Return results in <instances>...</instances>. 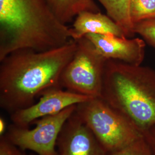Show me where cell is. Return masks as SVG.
I'll list each match as a JSON object with an SVG mask.
<instances>
[{
    "label": "cell",
    "mask_w": 155,
    "mask_h": 155,
    "mask_svg": "<svg viewBox=\"0 0 155 155\" xmlns=\"http://www.w3.org/2000/svg\"><path fill=\"white\" fill-rule=\"evenodd\" d=\"M77 43L38 52L22 49L0 61V107L10 114L32 105L47 89L61 87V73L72 59Z\"/></svg>",
    "instance_id": "cell-1"
},
{
    "label": "cell",
    "mask_w": 155,
    "mask_h": 155,
    "mask_svg": "<svg viewBox=\"0 0 155 155\" xmlns=\"http://www.w3.org/2000/svg\"><path fill=\"white\" fill-rule=\"evenodd\" d=\"M101 97L143 135L155 128V71L108 59Z\"/></svg>",
    "instance_id": "cell-2"
},
{
    "label": "cell",
    "mask_w": 155,
    "mask_h": 155,
    "mask_svg": "<svg viewBox=\"0 0 155 155\" xmlns=\"http://www.w3.org/2000/svg\"><path fill=\"white\" fill-rule=\"evenodd\" d=\"M75 112L109 155L143 136L102 97L93 98L78 104Z\"/></svg>",
    "instance_id": "cell-3"
},
{
    "label": "cell",
    "mask_w": 155,
    "mask_h": 155,
    "mask_svg": "<svg viewBox=\"0 0 155 155\" xmlns=\"http://www.w3.org/2000/svg\"><path fill=\"white\" fill-rule=\"evenodd\" d=\"M77 48L61 73L62 89L91 97H101L106 59L85 36L76 41Z\"/></svg>",
    "instance_id": "cell-4"
},
{
    "label": "cell",
    "mask_w": 155,
    "mask_h": 155,
    "mask_svg": "<svg viewBox=\"0 0 155 155\" xmlns=\"http://www.w3.org/2000/svg\"><path fill=\"white\" fill-rule=\"evenodd\" d=\"M75 108L76 105L71 106L58 114L36 120L33 122L36 127L31 129L12 124L4 136L22 150H29L38 155H58L59 135Z\"/></svg>",
    "instance_id": "cell-5"
},
{
    "label": "cell",
    "mask_w": 155,
    "mask_h": 155,
    "mask_svg": "<svg viewBox=\"0 0 155 155\" xmlns=\"http://www.w3.org/2000/svg\"><path fill=\"white\" fill-rule=\"evenodd\" d=\"M91 98L93 97L63 90L61 87H52L41 94L37 103L12 113L10 118L17 127H29L36 120L58 114L70 106Z\"/></svg>",
    "instance_id": "cell-6"
},
{
    "label": "cell",
    "mask_w": 155,
    "mask_h": 155,
    "mask_svg": "<svg viewBox=\"0 0 155 155\" xmlns=\"http://www.w3.org/2000/svg\"><path fill=\"white\" fill-rule=\"evenodd\" d=\"M56 147L58 155H109L75 111L62 127Z\"/></svg>",
    "instance_id": "cell-7"
},
{
    "label": "cell",
    "mask_w": 155,
    "mask_h": 155,
    "mask_svg": "<svg viewBox=\"0 0 155 155\" xmlns=\"http://www.w3.org/2000/svg\"><path fill=\"white\" fill-rule=\"evenodd\" d=\"M85 37L107 59L136 66L141 65L144 61L146 46L144 40L121 38L111 34L89 33Z\"/></svg>",
    "instance_id": "cell-8"
},
{
    "label": "cell",
    "mask_w": 155,
    "mask_h": 155,
    "mask_svg": "<svg viewBox=\"0 0 155 155\" xmlns=\"http://www.w3.org/2000/svg\"><path fill=\"white\" fill-rule=\"evenodd\" d=\"M70 31L71 39L75 41L89 33L111 34L127 38L123 30L116 22L110 17L101 12H83L79 13L75 17Z\"/></svg>",
    "instance_id": "cell-9"
},
{
    "label": "cell",
    "mask_w": 155,
    "mask_h": 155,
    "mask_svg": "<svg viewBox=\"0 0 155 155\" xmlns=\"http://www.w3.org/2000/svg\"><path fill=\"white\" fill-rule=\"evenodd\" d=\"M49 2L56 17L65 25L83 12H100L94 0H49Z\"/></svg>",
    "instance_id": "cell-10"
},
{
    "label": "cell",
    "mask_w": 155,
    "mask_h": 155,
    "mask_svg": "<svg viewBox=\"0 0 155 155\" xmlns=\"http://www.w3.org/2000/svg\"><path fill=\"white\" fill-rule=\"evenodd\" d=\"M97 1L105 8L107 15L121 28L127 38L134 36V25L130 16V0Z\"/></svg>",
    "instance_id": "cell-11"
},
{
    "label": "cell",
    "mask_w": 155,
    "mask_h": 155,
    "mask_svg": "<svg viewBox=\"0 0 155 155\" xmlns=\"http://www.w3.org/2000/svg\"><path fill=\"white\" fill-rule=\"evenodd\" d=\"M130 16L133 25L155 18V0H130Z\"/></svg>",
    "instance_id": "cell-12"
},
{
    "label": "cell",
    "mask_w": 155,
    "mask_h": 155,
    "mask_svg": "<svg viewBox=\"0 0 155 155\" xmlns=\"http://www.w3.org/2000/svg\"><path fill=\"white\" fill-rule=\"evenodd\" d=\"M109 155H153V153L143 136L132 144Z\"/></svg>",
    "instance_id": "cell-13"
},
{
    "label": "cell",
    "mask_w": 155,
    "mask_h": 155,
    "mask_svg": "<svg viewBox=\"0 0 155 155\" xmlns=\"http://www.w3.org/2000/svg\"><path fill=\"white\" fill-rule=\"evenodd\" d=\"M135 34L141 35L144 41L155 48V18L145 20L134 24Z\"/></svg>",
    "instance_id": "cell-14"
},
{
    "label": "cell",
    "mask_w": 155,
    "mask_h": 155,
    "mask_svg": "<svg viewBox=\"0 0 155 155\" xmlns=\"http://www.w3.org/2000/svg\"><path fill=\"white\" fill-rule=\"evenodd\" d=\"M21 150L16 145L12 144L2 136L0 139V155H23Z\"/></svg>",
    "instance_id": "cell-15"
},
{
    "label": "cell",
    "mask_w": 155,
    "mask_h": 155,
    "mask_svg": "<svg viewBox=\"0 0 155 155\" xmlns=\"http://www.w3.org/2000/svg\"><path fill=\"white\" fill-rule=\"evenodd\" d=\"M143 136L149 144L153 155H155V128Z\"/></svg>",
    "instance_id": "cell-16"
},
{
    "label": "cell",
    "mask_w": 155,
    "mask_h": 155,
    "mask_svg": "<svg viewBox=\"0 0 155 155\" xmlns=\"http://www.w3.org/2000/svg\"><path fill=\"white\" fill-rule=\"evenodd\" d=\"M7 129H8V127L6 126L5 120L3 117H1V118H0V135H1V136H2L5 134L7 131Z\"/></svg>",
    "instance_id": "cell-17"
},
{
    "label": "cell",
    "mask_w": 155,
    "mask_h": 155,
    "mask_svg": "<svg viewBox=\"0 0 155 155\" xmlns=\"http://www.w3.org/2000/svg\"><path fill=\"white\" fill-rule=\"evenodd\" d=\"M27 155V154H25V153H24V155Z\"/></svg>",
    "instance_id": "cell-18"
}]
</instances>
